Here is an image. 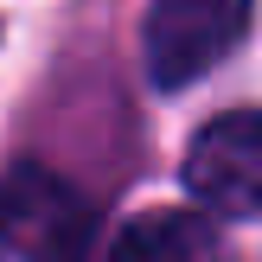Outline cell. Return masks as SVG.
Masks as SVG:
<instances>
[{
	"label": "cell",
	"mask_w": 262,
	"mask_h": 262,
	"mask_svg": "<svg viewBox=\"0 0 262 262\" xmlns=\"http://www.w3.org/2000/svg\"><path fill=\"white\" fill-rule=\"evenodd\" d=\"M102 211L51 166H13L0 179V243L19 262H90Z\"/></svg>",
	"instance_id": "cell-1"
},
{
	"label": "cell",
	"mask_w": 262,
	"mask_h": 262,
	"mask_svg": "<svg viewBox=\"0 0 262 262\" xmlns=\"http://www.w3.org/2000/svg\"><path fill=\"white\" fill-rule=\"evenodd\" d=\"M256 0H154L141 26V58L154 90H186L243 45Z\"/></svg>",
	"instance_id": "cell-2"
},
{
	"label": "cell",
	"mask_w": 262,
	"mask_h": 262,
	"mask_svg": "<svg viewBox=\"0 0 262 262\" xmlns=\"http://www.w3.org/2000/svg\"><path fill=\"white\" fill-rule=\"evenodd\" d=\"M186 192L211 217H262V109H230L192 135Z\"/></svg>",
	"instance_id": "cell-3"
},
{
	"label": "cell",
	"mask_w": 262,
	"mask_h": 262,
	"mask_svg": "<svg viewBox=\"0 0 262 262\" xmlns=\"http://www.w3.org/2000/svg\"><path fill=\"white\" fill-rule=\"evenodd\" d=\"M217 256H224V237L211 211H186V205H154L109 237V262H217Z\"/></svg>",
	"instance_id": "cell-4"
},
{
	"label": "cell",
	"mask_w": 262,
	"mask_h": 262,
	"mask_svg": "<svg viewBox=\"0 0 262 262\" xmlns=\"http://www.w3.org/2000/svg\"><path fill=\"white\" fill-rule=\"evenodd\" d=\"M0 250H7V243H0Z\"/></svg>",
	"instance_id": "cell-5"
}]
</instances>
